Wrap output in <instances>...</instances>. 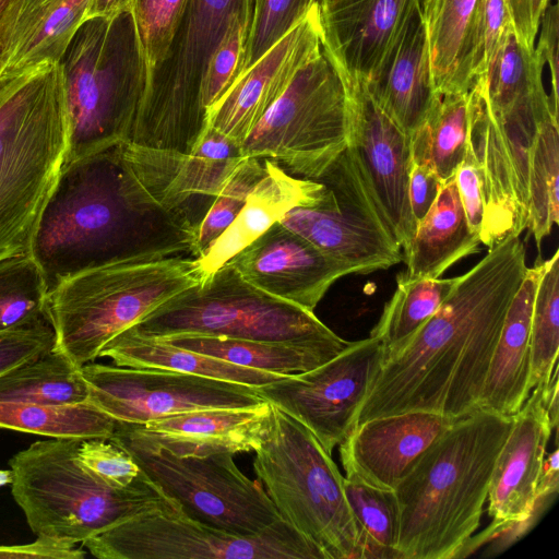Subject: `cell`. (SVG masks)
<instances>
[{"instance_id": "cell-1", "label": "cell", "mask_w": 559, "mask_h": 559, "mask_svg": "<svg viewBox=\"0 0 559 559\" xmlns=\"http://www.w3.org/2000/svg\"><path fill=\"white\" fill-rule=\"evenodd\" d=\"M526 269L523 241L509 236L459 276L433 316L383 356L354 426L414 411L452 419L477 411L506 313Z\"/></svg>"}, {"instance_id": "cell-2", "label": "cell", "mask_w": 559, "mask_h": 559, "mask_svg": "<svg viewBox=\"0 0 559 559\" xmlns=\"http://www.w3.org/2000/svg\"><path fill=\"white\" fill-rule=\"evenodd\" d=\"M198 225L159 203L138 177L127 142L61 167L28 253L48 294L91 269L133 259L194 258Z\"/></svg>"}, {"instance_id": "cell-3", "label": "cell", "mask_w": 559, "mask_h": 559, "mask_svg": "<svg viewBox=\"0 0 559 559\" xmlns=\"http://www.w3.org/2000/svg\"><path fill=\"white\" fill-rule=\"evenodd\" d=\"M513 415L477 409L456 419L394 489L402 559L462 557L477 531Z\"/></svg>"}, {"instance_id": "cell-4", "label": "cell", "mask_w": 559, "mask_h": 559, "mask_svg": "<svg viewBox=\"0 0 559 559\" xmlns=\"http://www.w3.org/2000/svg\"><path fill=\"white\" fill-rule=\"evenodd\" d=\"M67 135L60 61L0 76V260L28 252Z\"/></svg>"}, {"instance_id": "cell-5", "label": "cell", "mask_w": 559, "mask_h": 559, "mask_svg": "<svg viewBox=\"0 0 559 559\" xmlns=\"http://www.w3.org/2000/svg\"><path fill=\"white\" fill-rule=\"evenodd\" d=\"M81 440H38L9 461L11 492L39 538L83 544L128 520L176 504L141 471L126 488L92 477L78 460Z\"/></svg>"}, {"instance_id": "cell-6", "label": "cell", "mask_w": 559, "mask_h": 559, "mask_svg": "<svg viewBox=\"0 0 559 559\" xmlns=\"http://www.w3.org/2000/svg\"><path fill=\"white\" fill-rule=\"evenodd\" d=\"M60 64L68 129L63 165L130 142L145 84L132 14L84 20Z\"/></svg>"}, {"instance_id": "cell-7", "label": "cell", "mask_w": 559, "mask_h": 559, "mask_svg": "<svg viewBox=\"0 0 559 559\" xmlns=\"http://www.w3.org/2000/svg\"><path fill=\"white\" fill-rule=\"evenodd\" d=\"M192 257L126 260L76 274L48 294L53 349L78 367L122 331L204 278Z\"/></svg>"}, {"instance_id": "cell-8", "label": "cell", "mask_w": 559, "mask_h": 559, "mask_svg": "<svg viewBox=\"0 0 559 559\" xmlns=\"http://www.w3.org/2000/svg\"><path fill=\"white\" fill-rule=\"evenodd\" d=\"M254 452V474L284 521L328 559L364 558L344 476L305 426L272 405L269 430Z\"/></svg>"}, {"instance_id": "cell-9", "label": "cell", "mask_w": 559, "mask_h": 559, "mask_svg": "<svg viewBox=\"0 0 559 559\" xmlns=\"http://www.w3.org/2000/svg\"><path fill=\"white\" fill-rule=\"evenodd\" d=\"M131 328L154 338L204 335L340 349L352 344L330 330L313 311L261 290L227 262Z\"/></svg>"}, {"instance_id": "cell-10", "label": "cell", "mask_w": 559, "mask_h": 559, "mask_svg": "<svg viewBox=\"0 0 559 559\" xmlns=\"http://www.w3.org/2000/svg\"><path fill=\"white\" fill-rule=\"evenodd\" d=\"M251 0H187L165 60L144 85L130 143L190 153L206 127L201 83L211 55L237 13L250 20Z\"/></svg>"}, {"instance_id": "cell-11", "label": "cell", "mask_w": 559, "mask_h": 559, "mask_svg": "<svg viewBox=\"0 0 559 559\" xmlns=\"http://www.w3.org/2000/svg\"><path fill=\"white\" fill-rule=\"evenodd\" d=\"M348 144L344 82L323 48L295 76L241 144L247 157L317 180Z\"/></svg>"}, {"instance_id": "cell-12", "label": "cell", "mask_w": 559, "mask_h": 559, "mask_svg": "<svg viewBox=\"0 0 559 559\" xmlns=\"http://www.w3.org/2000/svg\"><path fill=\"white\" fill-rule=\"evenodd\" d=\"M109 440L131 455L179 512L198 523L251 536L282 519L261 483L238 468L234 454L177 456L139 439L118 421Z\"/></svg>"}, {"instance_id": "cell-13", "label": "cell", "mask_w": 559, "mask_h": 559, "mask_svg": "<svg viewBox=\"0 0 559 559\" xmlns=\"http://www.w3.org/2000/svg\"><path fill=\"white\" fill-rule=\"evenodd\" d=\"M83 546L99 559H328L283 519L260 534L235 536L198 523L177 509L139 515Z\"/></svg>"}, {"instance_id": "cell-14", "label": "cell", "mask_w": 559, "mask_h": 559, "mask_svg": "<svg viewBox=\"0 0 559 559\" xmlns=\"http://www.w3.org/2000/svg\"><path fill=\"white\" fill-rule=\"evenodd\" d=\"M317 180L328 188L325 200L293 209L280 223L352 273L369 274L403 261L402 248L346 150Z\"/></svg>"}, {"instance_id": "cell-15", "label": "cell", "mask_w": 559, "mask_h": 559, "mask_svg": "<svg viewBox=\"0 0 559 559\" xmlns=\"http://www.w3.org/2000/svg\"><path fill=\"white\" fill-rule=\"evenodd\" d=\"M86 402L115 421L144 425L181 413L252 407L265 402L250 385L155 368L88 362Z\"/></svg>"}, {"instance_id": "cell-16", "label": "cell", "mask_w": 559, "mask_h": 559, "mask_svg": "<svg viewBox=\"0 0 559 559\" xmlns=\"http://www.w3.org/2000/svg\"><path fill=\"white\" fill-rule=\"evenodd\" d=\"M383 356L381 341L369 336L352 342L317 368L255 389L264 401L305 426L332 454L353 428Z\"/></svg>"}, {"instance_id": "cell-17", "label": "cell", "mask_w": 559, "mask_h": 559, "mask_svg": "<svg viewBox=\"0 0 559 559\" xmlns=\"http://www.w3.org/2000/svg\"><path fill=\"white\" fill-rule=\"evenodd\" d=\"M340 74L347 99L346 151L394 240L404 249L416 230L408 200L411 138L379 107L364 82Z\"/></svg>"}, {"instance_id": "cell-18", "label": "cell", "mask_w": 559, "mask_h": 559, "mask_svg": "<svg viewBox=\"0 0 559 559\" xmlns=\"http://www.w3.org/2000/svg\"><path fill=\"white\" fill-rule=\"evenodd\" d=\"M130 162L144 187L164 206L199 226L221 188L246 157L241 145L205 127L190 153L127 142Z\"/></svg>"}, {"instance_id": "cell-19", "label": "cell", "mask_w": 559, "mask_h": 559, "mask_svg": "<svg viewBox=\"0 0 559 559\" xmlns=\"http://www.w3.org/2000/svg\"><path fill=\"white\" fill-rule=\"evenodd\" d=\"M512 429L498 455L488 489L491 525L475 539L486 542L527 523L544 499L539 485L552 429L545 384L533 388L513 415Z\"/></svg>"}, {"instance_id": "cell-20", "label": "cell", "mask_w": 559, "mask_h": 559, "mask_svg": "<svg viewBox=\"0 0 559 559\" xmlns=\"http://www.w3.org/2000/svg\"><path fill=\"white\" fill-rule=\"evenodd\" d=\"M321 50L316 1L308 14L237 79L207 111L206 127L241 145L298 72Z\"/></svg>"}, {"instance_id": "cell-21", "label": "cell", "mask_w": 559, "mask_h": 559, "mask_svg": "<svg viewBox=\"0 0 559 559\" xmlns=\"http://www.w3.org/2000/svg\"><path fill=\"white\" fill-rule=\"evenodd\" d=\"M227 263L253 286L309 311L335 281L352 273L280 222Z\"/></svg>"}, {"instance_id": "cell-22", "label": "cell", "mask_w": 559, "mask_h": 559, "mask_svg": "<svg viewBox=\"0 0 559 559\" xmlns=\"http://www.w3.org/2000/svg\"><path fill=\"white\" fill-rule=\"evenodd\" d=\"M455 420L426 411L365 420L354 426L338 444L345 475L394 490Z\"/></svg>"}, {"instance_id": "cell-23", "label": "cell", "mask_w": 559, "mask_h": 559, "mask_svg": "<svg viewBox=\"0 0 559 559\" xmlns=\"http://www.w3.org/2000/svg\"><path fill=\"white\" fill-rule=\"evenodd\" d=\"M364 84L379 107L412 139L440 99L431 78L420 0L413 4Z\"/></svg>"}, {"instance_id": "cell-24", "label": "cell", "mask_w": 559, "mask_h": 559, "mask_svg": "<svg viewBox=\"0 0 559 559\" xmlns=\"http://www.w3.org/2000/svg\"><path fill=\"white\" fill-rule=\"evenodd\" d=\"M324 52L337 71L366 82L417 0H316Z\"/></svg>"}, {"instance_id": "cell-25", "label": "cell", "mask_w": 559, "mask_h": 559, "mask_svg": "<svg viewBox=\"0 0 559 559\" xmlns=\"http://www.w3.org/2000/svg\"><path fill=\"white\" fill-rule=\"evenodd\" d=\"M271 419L272 405L265 401L252 407L194 411L126 425L139 439L177 456H206L255 451Z\"/></svg>"}, {"instance_id": "cell-26", "label": "cell", "mask_w": 559, "mask_h": 559, "mask_svg": "<svg viewBox=\"0 0 559 559\" xmlns=\"http://www.w3.org/2000/svg\"><path fill=\"white\" fill-rule=\"evenodd\" d=\"M91 0H8L0 13V76L58 62Z\"/></svg>"}, {"instance_id": "cell-27", "label": "cell", "mask_w": 559, "mask_h": 559, "mask_svg": "<svg viewBox=\"0 0 559 559\" xmlns=\"http://www.w3.org/2000/svg\"><path fill=\"white\" fill-rule=\"evenodd\" d=\"M544 67L535 48L521 44L511 26L485 81L478 82L504 132L534 139L546 120L558 119L543 84Z\"/></svg>"}, {"instance_id": "cell-28", "label": "cell", "mask_w": 559, "mask_h": 559, "mask_svg": "<svg viewBox=\"0 0 559 559\" xmlns=\"http://www.w3.org/2000/svg\"><path fill=\"white\" fill-rule=\"evenodd\" d=\"M547 261L527 267L513 296L490 360L478 409L492 414H516L531 388V320L539 280Z\"/></svg>"}, {"instance_id": "cell-29", "label": "cell", "mask_w": 559, "mask_h": 559, "mask_svg": "<svg viewBox=\"0 0 559 559\" xmlns=\"http://www.w3.org/2000/svg\"><path fill=\"white\" fill-rule=\"evenodd\" d=\"M264 176L249 192L234 222L197 259L205 276L253 242L293 209L313 206L325 200L328 188L322 182L295 177L270 159H264Z\"/></svg>"}, {"instance_id": "cell-30", "label": "cell", "mask_w": 559, "mask_h": 559, "mask_svg": "<svg viewBox=\"0 0 559 559\" xmlns=\"http://www.w3.org/2000/svg\"><path fill=\"white\" fill-rule=\"evenodd\" d=\"M432 83L439 96L468 93L480 0H420Z\"/></svg>"}, {"instance_id": "cell-31", "label": "cell", "mask_w": 559, "mask_h": 559, "mask_svg": "<svg viewBox=\"0 0 559 559\" xmlns=\"http://www.w3.org/2000/svg\"><path fill=\"white\" fill-rule=\"evenodd\" d=\"M478 234L467 223L455 179L443 183L403 249L406 278H437L461 259L478 252Z\"/></svg>"}, {"instance_id": "cell-32", "label": "cell", "mask_w": 559, "mask_h": 559, "mask_svg": "<svg viewBox=\"0 0 559 559\" xmlns=\"http://www.w3.org/2000/svg\"><path fill=\"white\" fill-rule=\"evenodd\" d=\"M117 366L155 368L258 388L287 374L241 367L216 357L181 348L167 341L144 336L133 328L122 331L100 350Z\"/></svg>"}, {"instance_id": "cell-33", "label": "cell", "mask_w": 559, "mask_h": 559, "mask_svg": "<svg viewBox=\"0 0 559 559\" xmlns=\"http://www.w3.org/2000/svg\"><path fill=\"white\" fill-rule=\"evenodd\" d=\"M159 340L241 367L277 374H293L311 370L344 350L316 344L267 342L204 335H177Z\"/></svg>"}, {"instance_id": "cell-34", "label": "cell", "mask_w": 559, "mask_h": 559, "mask_svg": "<svg viewBox=\"0 0 559 559\" xmlns=\"http://www.w3.org/2000/svg\"><path fill=\"white\" fill-rule=\"evenodd\" d=\"M87 394L81 368L53 348L0 376V402L74 405Z\"/></svg>"}, {"instance_id": "cell-35", "label": "cell", "mask_w": 559, "mask_h": 559, "mask_svg": "<svg viewBox=\"0 0 559 559\" xmlns=\"http://www.w3.org/2000/svg\"><path fill=\"white\" fill-rule=\"evenodd\" d=\"M471 94L440 96L412 136V162L431 168L443 185L453 179L467 152Z\"/></svg>"}, {"instance_id": "cell-36", "label": "cell", "mask_w": 559, "mask_h": 559, "mask_svg": "<svg viewBox=\"0 0 559 559\" xmlns=\"http://www.w3.org/2000/svg\"><path fill=\"white\" fill-rule=\"evenodd\" d=\"M116 421L90 403L44 405L0 402V429L52 439H106Z\"/></svg>"}, {"instance_id": "cell-37", "label": "cell", "mask_w": 559, "mask_h": 559, "mask_svg": "<svg viewBox=\"0 0 559 559\" xmlns=\"http://www.w3.org/2000/svg\"><path fill=\"white\" fill-rule=\"evenodd\" d=\"M457 280L459 276L406 278L397 274L396 290L370 333L383 344L384 355L399 348L433 316Z\"/></svg>"}, {"instance_id": "cell-38", "label": "cell", "mask_w": 559, "mask_h": 559, "mask_svg": "<svg viewBox=\"0 0 559 559\" xmlns=\"http://www.w3.org/2000/svg\"><path fill=\"white\" fill-rule=\"evenodd\" d=\"M559 127L550 118L539 128L530 157L527 226L537 248L559 222Z\"/></svg>"}, {"instance_id": "cell-39", "label": "cell", "mask_w": 559, "mask_h": 559, "mask_svg": "<svg viewBox=\"0 0 559 559\" xmlns=\"http://www.w3.org/2000/svg\"><path fill=\"white\" fill-rule=\"evenodd\" d=\"M343 488L362 542L364 558H400V516L394 490L345 475Z\"/></svg>"}, {"instance_id": "cell-40", "label": "cell", "mask_w": 559, "mask_h": 559, "mask_svg": "<svg viewBox=\"0 0 559 559\" xmlns=\"http://www.w3.org/2000/svg\"><path fill=\"white\" fill-rule=\"evenodd\" d=\"M48 320V288L28 253L0 260V330L34 326Z\"/></svg>"}, {"instance_id": "cell-41", "label": "cell", "mask_w": 559, "mask_h": 559, "mask_svg": "<svg viewBox=\"0 0 559 559\" xmlns=\"http://www.w3.org/2000/svg\"><path fill=\"white\" fill-rule=\"evenodd\" d=\"M531 320V388L546 384L558 366L559 250L546 260Z\"/></svg>"}, {"instance_id": "cell-42", "label": "cell", "mask_w": 559, "mask_h": 559, "mask_svg": "<svg viewBox=\"0 0 559 559\" xmlns=\"http://www.w3.org/2000/svg\"><path fill=\"white\" fill-rule=\"evenodd\" d=\"M245 157L221 188L198 226L195 255L202 253L226 230L243 206L249 192L264 176V159Z\"/></svg>"}, {"instance_id": "cell-43", "label": "cell", "mask_w": 559, "mask_h": 559, "mask_svg": "<svg viewBox=\"0 0 559 559\" xmlns=\"http://www.w3.org/2000/svg\"><path fill=\"white\" fill-rule=\"evenodd\" d=\"M314 2L316 0H255L237 79L294 28Z\"/></svg>"}, {"instance_id": "cell-44", "label": "cell", "mask_w": 559, "mask_h": 559, "mask_svg": "<svg viewBox=\"0 0 559 559\" xmlns=\"http://www.w3.org/2000/svg\"><path fill=\"white\" fill-rule=\"evenodd\" d=\"M186 4L187 0H136L131 14L145 69V83L165 60Z\"/></svg>"}, {"instance_id": "cell-45", "label": "cell", "mask_w": 559, "mask_h": 559, "mask_svg": "<svg viewBox=\"0 0 559 559\" xmlns=\"http://www.w3.org/2000/svg\"><path fill=\"white\" fill-rule=\"evenodd\" d=\"M250 19L235 14L211 55L201 83V105L207 111L236 81L242 60Z\"/></svg>"}, {"instance_id": "cell-46", "label": "cell", "mask_w": 559, "mask_h": 559, "mask_svg": "<svg viewBox=\"0 0 559 559\" xmlns=\"http://www.w3.org/2000/svg\"><path fill=\"white\" fill-rule=\"evenodd\" d=\"M78 460L92 477L112 488L130 486L141 473L130 454L106 439L81 440Z\"/></svg>"}, {"instance_id": "cell-47", "label": "cell", "mask_w": 559, "mask_h": 559, "mask_svg": "<svg viewBox=\"0 0 559 559\" xmlns=\"http://www.w3.org/2000/svg\"><path fill=\"white\" fill-rule=\"evenodd\" d=\"M511 26L506 0H480L473 70L475 83L485 81Z\"/></svg>"}, {"instance_id": "cell-48", "label": "cell", "mask_w": 559, "mask_h": 559, "mask_svg": "<svg viewBox=\"0 0 559 559\" xmlns=\"http://www.w3.org/2000/svg\"><path fill=\"white\" fill-rule=\"evenodd\" d=\"M55 347L49 322L29 328L0 330V376Z\"/></svg>"}, {"instance_id": "cell-49", "label": "cell", "mask_w": 559, "mask_h": 559, "mask_svg": "<svg viewBox=\"0 0 559 559\" xmlns=\"http://www.w3.org/2000/svg\"><path fill=\"white\" fill-rule=\"evenodd\" d=\"M454 179L468 226L479 235L485 213L483 179L478 167L468 155L459 167Z\"/></svg>"}, {"instance_id": "cell-50", "label": "cell", "mask_w": 559, "mask_h": 559, "mask_svg": "<svg viewBox=\"0 0 559 559\" xmlns=\"http://www.w3.org/2000/svg\"><path fill=\"white\" fill-rule=\"evenodd\" d=\"M540 35L536 53L548 63L551 76L552 110L558 118V47H559V9L557 1L547 5L540 19Z\"/></svg>"}, {"instance_id": "cell-51", "label": "cell", "mask_w": 559, "mask_h": 559, "mask_svg": "<svg viewBox=\"0 0 559 559\" xmlns=\"http://www.w3.org/2000/svg\"><path fill=\"white\" fill-rule=\"evenodd\" d=\"M442 183L426 165L412 162L408 181V200L413 218L420 222L433 204Z\"/></svg>"}, {"instance_id": "cell-52", "label": "cell", "mask_w": 559, "mask_h": 559, "mask_svg": "<svg viewBox=\"0 0 559 559\" xmlns=\"http://www.w3.org/2000/svg\"><path fill=\"white\" fill-rule=\"evenodd\" d=\"M550 0H506L511 23L521 44L535 48L540 19Z\"/></svg>"}, {"instance_id": "cell-53", "label": "cell", "mask_w": 559, "mask_h": 559, "mask_svg": "<svg viewBox=\"0 0 559 559\" xmlns=\"http://www.w3.org/2000/svg\"><path fill=\"white\" fill-rule=\"evenodd\" d=\"M86 551L75 544L60 543L37 537V540L23 545H0V558H58L81 559Z\"/></svg>"}, {"instance_id": "cell-54", "label": "cell", "mask_w": 559, "mask_h": 559, "mask_svg": "<svg viewBox=\"0 0 559 559\" xmlns=\"http://www.w3.org/2000/svg\"><path fill=\"white\" fill-rule=\"evenodd\" d=\"M136 0H91L86 19H112L124 12H132Z\"/></svg>"}, {"instance_id": "cell-55", "label": "cell", "mask_w": 559, "mask_h": 559, "mask_svg": "<svg viewBox=\"0 0 559 559\" xmlns=\"http://www.w3.org/2000/svg\"><path fill=\"white\" fill-rule=\"evenodd\" d=\"M13 481V472L12 469H0V487L5 485H11Z\"/></svg>"}, {"instance_id": "cell-56", "label": "cell", "mask_w": 559, "mask_h": 559, "mask_svg": "<svg viewBox=\"0 0 559 559\" xmlns=\"http://www.w3.org/2000/svg\"><path fill=\"white\" fill-rule=\"evenodd\" d=\"M8 0H0V13L1 11L3 10L5 3H7Z\"/></svg>"}, {"instance_id": "cell-57", "label": "cell", "mask_w": 559, "mask_h": 559, "mask_svg": "<svg viewBox=\"0 0 559 559\" xmlns=\"http://www.w3.org/2000/svg\"><path fill=\"white\" fill-rule=\"evenodd\" d=\"M254 1H255V0H251L252 7L254 5Z\"/></svg>"}]
</instances>
